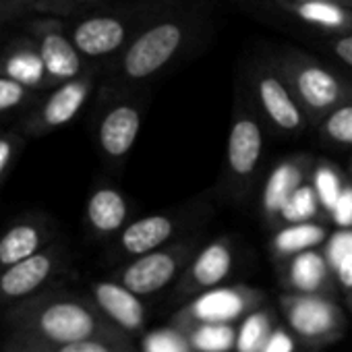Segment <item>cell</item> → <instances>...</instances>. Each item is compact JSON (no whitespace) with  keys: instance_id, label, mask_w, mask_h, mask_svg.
<instances>
[{"instance_id":"obj_1","label":"cell","mask_w":352,"mask_h":352,"mask_svg":"<svg viewBox=\"0 0 352 352\" xmlns=\"http://www.w3.org/2000/svg\"><path fill=\"white\" fill-rule=\"evenodd\" d=\"M9 319L19 333L48 344H73L85 340L133 342L126 333L114 327L94 305L69 292L38 294L19 302Z\"/></svg>"},{"instance_id":"obj_2","label":"cell","mask_w":352,"mask_h":352,"mask_svg":"<svg viewBox=\"0 0 352 352\" xmlns=\"http://www.w3.org/2000/svg\"><path fill=\"white\" fill-rule=\"evenodd\" d=\"M272 63L292 89L309 124L315 129L329 112L352 102V77L313 54L288 48Z\"/></svg>"},{"instance_id":"obj_3","label":"cell","mask_w":352,"mask_h":352,"mask_svg":"<svg viewBox=\"0 0 352 352\" xmlns=\"http://www.w3.org/2000/svg\"><path fill=\"white\" fill-rule=\"evenodd\" d=\"M265 147V122L251 96L239 89L226 141L224 185L234 201L247 199L257 183Z\"/></svg>"},{"instance_id":"obj_4","label":"cell","mask_w":352,"mask_h":352,"mask_svg":"<svg viewBox=\"0 0 352 352\" xmlns=\"http://www.w3.org/2000/svg\"><path fill=\"white\" fill-rule=\"evenodd\" d=\"M189 30L181 19H162L135 36L122 52L120 75L129 83H145L162 75L187 44Z\"/></svg>"},{"instance_id":"obj_5","label":"cell","mask_w":352,"mask_h":352,"mask_svg":"<svg viewBox=\"0 0 352 352\" xmlns=\"http://www.w3.org/2000/svg\"><path fill=\"white\" fill-rule=\"evenodd\" d=\"M278 300L288 331L305 346H327L346 333L348 319L329 294L284 292Z\"/></svg>"},{"instance_id":"obj_6","label":"cell","mask_w":352,"mask_h":352,"mask_svg":"<svg viewBox=\"0 0 352 352\" xmlns=\"http://www.w3.org/2000/svg\"><path fill=\"white\" fill-rule=\"evenodd\" d=\"M197 253V239H176L174 243L147 255L126 261L114 274V280L137 296H151L179 280Z\"/></svg>"},{"instance_id":"obj_7","label":"cell","mask_w":352,"mask_h":352,"mask_svg":"<svg viewBox=\"0 0 352 352\" xmlns=\"http://www.w3.org/2000/svg\"><path fill=\"white\" fill-rule=\"evenodd\" d=\"M265 292L247 284H224L193 296L172 315V325L228 323L239 325L247 315L265 307Z\"/></svg>"},{"instance_id":"obj_8","label":"cell","mask_w":352,"mask_h":352,"mask_svg":"<svg viewBox=\"0 0 352 352\" xmlns=\"http://www.w3.org/2000/svg\"><path fill=\"white\" fill-rule=\"evenodd\" d=\"M251 100L261 114L263 122L276 133L286 137L302 135L311 124L292 89L274 67V63H261L251 71Z\"/></svg>"},{"instance_id":"obj_9","label":"cell","mask_w":352,"mask_h":352,"mask_svg":"<svg viewBox=\"0 0 352 352\" xmlns=\"http://www.w3.org/2000/svg\"><path fill=\"white\" fill-rule=\"evenodd\" d=\"M234 267V245L228 236H220L197 249L187 270L176 284L179 296H197L212 288L224 286Z\"/></svg>"},{"instance_id":"obj_10","label":"cell","mask_w":352,"mask_h":352,"mask_svg":"<svg viewBox=\"0 0 352 352\" xmlns=\"http://www.w3.org/2000/svg\"><path fill=\"white\" fill-rule=\"evenodd\" d=\"M315 166V157L311 153H296L290 157L280 160L272 172L267 174V181L261 191V218L272 226L278 228L280 214L288 199L311 181V172Z\"/></svg>"},{"instance_id":"obj_11","label":"cell","mask_w":352,"mask_h":352,"mask_svg":"<svg viewBox=\"0 0 352 352\" xmlns=\"http://www.w3.org/2000/svg\"><path fill=\"white\" fill-rule=\"evenodd\" d=\"M63 249L50 247L34 257L0 270V302H23L36 296L63 267Z\"/></svg>"},{"instance_id":"obj_12","label":"cell","mask_w":352,"mask_h":352,"mask_svg":"<svg viewBox=\"0 0 352 352\" xmlns=\"http://www.w3.org/2000/svg\"><path fill=\"white\" fill-rule=\"evenodd\" d=\"M183 218L176 214H149L131 220L116 236V255L120 259H135L157 251L176 241Z\"/></svg>"},{"instance_id":"obj_13","label":"cell","mask_w":352,"mask_h":352,"mask_svg":"<svg viewBox=\"0 0 352 352\" xmlns=\"http://www.w3.org/2000/svg\"><path fill=\"white\" fill-rule=\"evenodd\" d=\"M143 120V108L137 102L122 100L110 106L98 126V143L102 149V155L114 164L122 166V162L129 157Z\"/></svg>"},{"instance_id":"obj_14","label":"cell","mask_w":352,"mask_h":352,"mask_svg":"<svg viewBox=\"0 0 352 352\" xmlns=\"http://www.w3.org/2000/svg\"><path fill=\"white\" fill-rule=\"evenodd\" d=\"M91 300L100 313L129 338L143 336L147 323V311L135 292L124 288L116 280H100L91 286Z\"/></svg>"},{"instance_id":"obj_15","label":"cell","mask_w":352,"mask_h":352,"mask_svg":"<svg viewBox=\"0 0 352 352\" xmlns=\"http://www.w3.org/2000/svg\"><path fill=\"white\" fill-rule=\"evenodd\" d=\"M280 282L286 292L296 294H329L336 292V276L321 253V249H313L300 255H294L282 263H278Z\"/></svg>"},{"instance_id":"obj_16","label":"cell","mask_w":352,"mask_h":352,"mask_svg":"<svg viewBox=\"0 0 352 352\" xmlns=\"http://www.w3.org/2000/svg\"><path fill=\"white\" fill-rule=\"evenodd\" d=\"M280 13L329 36L352 34V9L321 0H267Z\"/></svg>"},{"instance_id":"obj_17","label":"cell","mask_w":352,"mask_h":352,"mask_svg":"<svg viewBox=\"0 0 352 352\" xmlns=\"http://www.w3.org/2000/svg\"><path fill=\"white\" fill-rule=\"evenodd\" d=\"M73 46L79 54L89 58H102L120 50L126 42V25L112 15H98L81 21L73 30Z\"/></svg>"},{"instance_id":"obj_18","label":"cell","mask_w":352,"mask_h":352,"mask_svg":"<svg viewBox=\"0 0 352 352\" xmlns=\"http://www.w3.org/2000/svg\"><path fill=\"white\" fill-rule=\"evenodd\" d=\"M131 208L126 197L114 187H98L87 197L85 220L94 234L102 239L118 236L131 222Z\"/></svg>"},{"instance_id":"obj_19","label":"cell","mask_w":352,"mask_h":352,"mask_svg":"<svg viewBox=\"0 0 352 352\" xmlns=\"http://www.w3.org/2000/svg\"><path fill=\"white\" fill-rule=\"evenodd\" d=\"M89 91H91V79H85V77H77L73 81L63 83L46 100L40 112V126L58 129V126L69 124L87 102Z\"/></svg>"},{"instance_id":"obj_20","label":"cell","mask_w":352,"mask_h":352,"mask_svg":"<svg viewBox=\"0 0 352 352\" xmlns=\"http://www.w3.org/2000/svg\"><path fill=\"white\" fill-rule=\"evenodd\" d=\"M329 239V230L323 222H302V224H284L280 228H276L270 249L272 255L278 263L313 251V249H321L325 245V241Z\"/></svg>"},{"instance_id":"obj_21","label":"cell","mask_w":352,"mask_h":352,"mask_svg":"<svg viewBox=\"0 0 352 352\" xmlns=\"http://www.w3.org/2000/svg\"><path fill=\"white\" fill-rule=\"evenodd\" d=\"M46 241L48 234L40 224L19 222L11 226L0 236V267L5 270L34 257L36 253L44 251Z\"/></svg>"},{"instance_id":"obj_22","label":"cell","mask_w":352,"mask_h":352,"mask_svg":"<svg viewBox=\"0 0 352 352\" xmlns=\"http://www.w3.org/2000/svg\"><path fill=\"white\" fill-rule=\"evenodd\" d=\"M40 56L46 67V73L58 81H73L81 73V54L60 34H46L40 44Z\"/></svg>"},{"instance_id":"obj_23","label":"cell","mask_w":352,"mask_h":352,"mask_svg":"<svg viewBox=\"0 0 352 352\" xmlns=\"http://www.w3.org/2000/svg\"><path fill=\"white\" fill-rule=\"evenodd\" d=\"M7 352H137L133 342H108V340H85L73 344H48L19 333Z\"/></svg>"},{"instance_id":"obj_24","label":"cell","mask_w":352,"mask_h":352,"mask_svg":"<svg viewBox=\"0 0 352 352\" xmlns=\"http://www.w3.org/2000/svg\"><path fill=\"white\" fill-rule=\"evenodd\" d=\"M276 311L270 307H261L247 315L236 325V344L232 352H261L276 331Z\"/></svg>"},{"instance_id":"obj_25","label":"cell","mask_w":352,"mask_h":352,"mask_svg":"<svg viewBox=\"0 0 352 352\" xmlns=\"http://www.w3.org/2000/svg\"><path fill=\"white\" fill-rule=\"evenodd\" d=\"M193 352H232L236 344V325L193 323L181 327Z\"/></svg>"},{"instance_id":"obj_26","label":"cell","mask_w":352,"mask_h":352,"mask_svg":"<svg viewBox=\"0 0 352 352\" xmlns=\"http://www.w3.org/2000/svg\"><path fill=\"white\" fill-rule=\"evenodd\" d=\"M346 183L348 181L344 179V174L340 172V168L336 164H331L327 160H315V166L311 172V185L319 197L321 210L327 220H329Z\"/></svg>"},{"instance_id":"obj_27","label":"cell","mask_w":352,"mask_h":352,"mask_svg":"<svg viewBox=\"0 0 352 352\" xmlns=\"http://www.w3.org/2000/svg\"><path fill=\"white\" fill-rule=\"evenodd\" d=\"M317 135L321 143L331 149L352 151V102H346L333 112H329L317 124Z\"/></svg>"},{"instance_id":"obj_28","label":"cell","mask_w":352,"mask_h":352,"mask_svg":"<svg viewBox=\"0 0 352 352\" xmlns=\"http://www.w3.org/2000/svg\"><path fill=\"white\" fill-rule=\"evenodd\" d=\"M327 220L323 210H321V204H319V197L311 185V181L307 185H302L290 199L288 204L284 206L282 214H280V226L284 224H302V222H323Z\"/></svg>"},{"instance_id":"obj_29","label":"cell","mask_w":352,"mask_h":352,"mask_svg":"<svg viewBox=\"0 0 352 352\" xmlns=\"http://www.w3.org/2000/svg\"><path fill=\"white\" fill-rule=\"evenodd\" d=\"M141 352H193L183 329L176 325L155 327L141 336Z\"/></svg>"},{"instance_id":"obj_30","label":"cell","mask_w":352,"mask_h":352,"mask_svg":"<svg viewBox=\"0 0 352 352\" xmlns=\"http://www.w3.org/2000/svg\"><path fill=\"white\" fill-rule=\"evenodd\" d=\"M46 67L42 63L40 54H32V52H23V54H15L9 58L7 63V77L25 85H38L44 79Z\"/></svg>"},{"instance_id":"obj_31","label":"cell","mask_w":352,"mask_h":352,"mask_svg":"<svg viewBox=\"0 0 352 352\" xmlns=\"http://www.w3.org/2000/svg\"><path fill=\"white\" fill-rule=\"evenodd\" d=\"M321 253L325 255L333 276L336 272L352 257V230H336L329 234L325 245L321 247Z\"/></svg>"},{"instance_id":"obj_32","label":"cell","mask_w":352,"mask_h":352,"mask_svg":"<svg viewBox=\"0 0 352 352\" xmlns=\"http://www.w3.org/2000/svg\"><path fill=\"white\" fill-rule=\"evenodd\" d=\"M329 220L338 226V230H352V181H348L344 185V191H342Z\"/></svg>"},{"instance_id":"obj_33","label":"cell","mask_w":352,"mask_h":352,"mask_svg":"<svg viewBox=\"0 0 352 352\" xmlns=\"http://www.w3.org/2000/svg\"><path fill=\"white\" fill-rule=\"evenodd\" d=\"M25 100V87L9 77H0V112H7Z\"/></svg>"},{"instance_id":"obj_34","label":"cell","mask_w":352,"mask_h":352,"mask_svg":"<svg viewBox=\"0 0 352 352\" xmlns=\"http://www.w3.org/2000/svg\"><path fill=\"white\" fill-rule=\"evenodd\" d=\"M323 48L331 56H336L342 65H346L352 71V34H346V36H329V38H325Z\"/></svg>"},{"instance_id":"obj_35","label":"cell","mask_w":352,"mask_h":352,"mask_svg":"<svg viewBox=\"0 0 352 352\" xmlns=\"http://www.w3.org/2000/svg\"><path fill=\"white\" fill-rule=\"evenodd\" d=\"M294 340L296 338L288 331V327L278 325L261 352H294Z\"/></svg>"},{"instance_id":"obj_36","label":"cell","mask_w":352,"mask_h":352,"mask_svg":"<svg viewBox=\"0 0 352 352\" xmlns=\"http://www.w3.org/2000/svg\"><path fill=\"white\" fill-rule=\"evenodd\" d=\"M15 155V145L9 137H0V179L5 176V172L9 170L11 162Z\"/></svg>"},{"instance_id":"obj_37","label":"cell","mask_w":352,"mask_h":352,"mask_svg":"<svg viewBox=\"0 0 352 352\" xmlns=\"http://www.w3.org/2000/svg\"><path fill=\"white\" fill-rule=\"evenodd\" d=\"M336 282L342 284L346 290H352V257L336 272Z\"/></svg>"},{"instance_id":"obj_38","label":"cell","mask_w":352,"mask_h":352,"mask_svg":"<svg viewBox=\"0 0 352 352\" xmlns=\"http://www.w3.org/2000/svg\"><path fill=\"white\" fill-rule=\"evenodd\" d=\"M321 3H336V5H342V7L352 9V0H321Z\"/></svg>"},{"instance_id":"obj_39","label":"cell","mask_w":352,"mask_h":352,"mask_svg":"<svg viewBox=\"0 0 352 352\" xmlns=\"http://www.w3.org/2000/svg\"><path fill=\"white\" fill-rule=\"evenodd\" d=\"M348 305H350V309H352V290H348Z\"/></svg>"},{"instance_id":"obj_40","label":"cell","mask_w":352,"mask_h":352,"mask_svg":"<svg viewBox=\"0 0 352 352\" xmlns=\"http://www.w3.org/2000/svg\"><path fill=\"white\" fill-rule=\"evenodd\" d=\"M348 172H350V179H352V157H350V164H348Z\"/></svg>"}]
</instances>
